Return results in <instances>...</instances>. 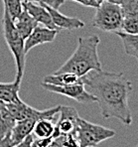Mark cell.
<instances>
[{
  "instance_id": "obj_21",
  "label": "cell",
  "mask_w": 138,
  "mask_h": 147,
  "mask_svg": "<svg viewBox=\"0 0 138 147\" xmlns=\"http://www.w3.org/2000/svg\"><path fill=\"white\" fill-rule=\"evenodd\" d=\"M123 17L136 16L138 17V0H125L120 5Z\"/></svg>"
},
{
  "instance_id": "obj_19",
  "label": "cell",
  "mask_w": 138,
  "mask_h": 147,
  "mask_svg": "<svg viewBox=\"0 0 138 147\" xmlns=\"http://www.w3.org/2000/svg\"><path fill=\"white\" fill-rule=\"evenodd\" d=\"M4 4V10L8 12L12 20L14 21L23 11V0H2Z\"/></svg>"
},
{
  "instance_id": "obj_3",
  "label": "cell",
  "mask_w": 138,
  "mask_h": 147,
  "mask_svg": "<svg viewBox=\"0 0 138 147\" xmlns=\"http://www.w3.org/2000/svg\"><path fill=\"white\" fill-rule=\"evenodd\" d=\"M2 27H3V36L5 42L16 63L17 74L15 81L21 83L24 76L26 55H27L25 53V39L18 32L14 21L6 10H4L3 13Z\"/></svg>"
},
{
  "instance_id": "obj_17",
  "label": "cell",
  "mask_w": 138,
  "mask_h": 147,
  "mask_svg": "<svg viewBox=\"0 0 138 147\" xmlns=\"http://www.w3.org/2000/svg\"><path fill=\"white\" fill-rule=\"evenodd\" d=\"M56 122L52 119L42 118L36 121L34 125L32 135L34 138H48L53 137L54 131H55Z\"/></svg>"
},
{
  "instance_id": "obj_9",
  "label": "cell",
  "mask_w": 138,
  "mask_h": 147,
  "mask_svg": "<svg viewBox=\"0 0 138 147\" xmlns=\"http://www.w3.org/2000/svg\"><path fill=\"white\" fill-rule=\"evenodd\" d=\"M58 32V29H51L38 24L32 33L25 39V53L28 54L34 47L52 43L56 39Z\"/></svg>"
},
{
  "instance_id": "obj_7",
  "label": "cell",
  "mask_w": 138,
  "mask_h": 147,
  "mask_svg": "<svg viewBox=\"0 0 138 147\" xmlns=\"http://www.w3.org/2000/svg\"><path fill=\"white\" fill-rule=\"evenodd\" d=\"M41 86L44 90L48 92L67 96L81 105H90L92 102H96V98L85 88L83 82L69 86H55L42 82Z\"/></svg>"
},
{
  "instance_id": "obj_14",
  "label": "cell",
  "mask_w": 138,
  "mask_h": 147,
  "mask_svg": "<svg viewBox=\"0 0 138 147\" xmlns=\"http://www.w3.org/2000/svg\"><path fill=\"white\" fill-rule=\"evenodd\" d=\"M17 120L3 101H0V139L10 135Z\"/></svg>"
},
{
  "instance_id": "obj_1",
  "label": "cell",
  "mask_w": 138,
  "mask_h": 147,
  "mask_svg": "<svg viewBox=\"0 0 138 147\" xmlns=\"http://www.w3.org/2000/svg\"><path fill=\"white\" fill-rule=\"evenodd\" d=\"M85 88L94 94L103 118H116L124 125L132 123L128 98L132 84L122 73L92 71L83 77Z\"/></svg>"
},
{
  "instance_id": "obj_4",
  "label": "cell",
  "mask_w": 138,
  "mask_h": 147,
  "mask_svg": "<svg viewBox=\"0 0 138 147\" xmlns=\"http://www.w3.org/2000/svg\"><path fill=\"white\" fill-rule=\"evenodd\" d=\"M122 21L123 14L120 5L104 0L96 8L92 24L101 31L116 33L121 31Z\"/></svg>"
},
{
  "instance_id": "obj_20",
  "label": "cell",
  "mask_w": 138,
  "mask_h": 147,
  "mask_svg": "<svg viewBox=\"0 0 138 147\" xmlns=\"http://www.w3.org/2000/svg\"><path fill=\"white\" fill-rule=\"evenodd\" d=\"M121 31L127 34H131V35L138 34V17L136 16L123 17Z\"/></svg>"
},
{
  "instance_id": "obj_29",
  "label": "cell",
  "mask_w": 138,
  "mask_h": 147,
  "mask_svg": "<svg viewBox=\"0 0 138 147\" xmlns=\"http://www.w3.org/2000/svg\"><path fill=\"white\" fill-rule=\"evenodd\" d=\"M109 2H112V3H115V4H118V5H121L125 0H107Z\"/></svg>"
},
{
  "instance_id": "obj_26",
  "label": "cell",
  "mask_w": 138,
  "mask_h": 147,
  "mask_svg": "<svg viewBox=\"0 0 138 147\" xmlns=\"http://www.w3.org/2000/svg\"><path fill=\"white\" fill-rule=\"evenodd\" d=\"M33 139H34L33 135L30 134L27 138H25L23 141H21L19 144H17V145H15L13 147H31L32 142H33Z\"/></svg>"
},
{
  "instance_id": "obj_22",
  "label": "cell",
  "mask_w": 138,
  "mask_h": 147,
  "mask_svg": "<svg viewBox=\"0 0 138 147\" xmlns=\"http://www.w3.org/2000/svg\"><path fill=\"white\" fill-rule=\"evenodd\" d=\"M58 137L60 138L64 147H81V143L75 136V131L72 133H69V134L60 135Z\"/></svg>"
},
{
  "instance_id": "obj_16",
  "label": "cell",
  "mask_w": 138,
  "mask_h": 147,
  "mask_svg": "<svg viewBox=\"0 0 138 147\" xmlns=\"http://www.w3.org/2000/svg\"><path fill=\"white\" fill-rule=\"evenodd\" d=\"M21 83L14 81L12 83H0V101L3 102H14L20 99Z\"/></svg>"
},
{
  "instance_id": "obj_18",
  "label": "cell",
  "mask_w": 138,
  "mask_h": 147,
  "mask_svg": "<svg viewBox=\"0 0 138 147\" xmlns=\"http://www.w3.org/2000/svg\"><path fill=\"white\" fill-rule=\"evenodd\" d=\"M115 34L121 39L126 55L132 56L138 59V34L131 35L122 31L116 32Z\"/></svg>"
},
{
  "instance_id": "obj_10",
  "label": "cell",
  "mask_w": 138,
  "mask_h": 147,
  "mask_svg": "<svg viewBox=\"0 0 138 147\" xmlns=\"http://www.w3.org/2000/svg\"><path fill=\"white\" fill-rule=\"evenodd\" d=\"M44 6L48 9L54 24L59 30H70L71 31V30L79 29V28H83L85 26V23L81 21V19L75 18V17H68L59 12L58 9H55V8L47 5Z\"/></svg>"
},
{
  "instance_id": "obj_6",
  "label": "cell",
  "mask_w": 138,
  "mask_h": 147,
  "mask_svg": "<svg viewBox=\"0 0 138 147\" xmlns=\"http://www.w3.org/2000/svg\"><path fill=\"white\" fill-rule=\"evenodd\" d=\"M4 103L17 121L27 119V118H32V119H35L38 121L39 119H42V118H47V119H52L56 122L59 117V112L60 109H61V105H57V107H52V109L39 110L25 103L21 98L17 101H14V102Z\"/></svg>"
},
{
  "instance_id": "obj_25",
  "label": "cell",
  "mask_w": 138,
  "mask_h": 147,
  "mask_svg": "<svg viewBox=\"0 0 138 147\" xmlns=\"http://www.w3.org/2000/svg\"><path fill=\"white\" fill-rule=\"evenodd\" d=\"M68 1V0H67ZM70 1H74L77 2V3L81 4V5L85 6V7H88V8H98L100 6V3H98L96 0H70Z\"/></svg>"
},
{
  "instance_id": "obj_11",
  "label": "cell",
  "mask_w": 138,
  "mask_h": 147,
  "mask_svg": "<svg viewBox=\"0 0 138 147\" xmlns=\"http://www.w3.org/2000/svg\"><path fill=\"white\" fill-rule=\"evenodd\" d=\"M23 7H24L26 11L37 21L38 24L46 26V27L51 28V29H58L56 27V25L54 24L53 20H52V17L48 11V9L45 6L38 3H34V2L23 1Z\"/></svg>"
},
{
  "instance_id": "obj_12",
  "label": "cell",
  "mask_w": 138,
  "mask_h": 147,
  "mask_svg": "<svg viewBox=\"0 0 138 147\" xmlns=\"http://www.w3.org/2000/svg\"><path fill=\"white\" fill-rule=\"evenodd\" d=\"M36 121L37 120L32 119V118H27V119L18 120L16 122L11 133H10V139H11L13 146L19 144L30 134H32Z\"/></svg>"
},
{
  "instance_id": "obj_30",
  "label": "cell",
  "mask_w": 138,
  "mask_h": 147,
  "mask_svg": "<svg viewBox=\"0 0 138 147\" xmlns=\"http://www.w3.org/2000/svg\"><path fill=\"white\" fill-rule=\"evenodd\" d=\"M96 1H98V3H100H100H102V2H103V1H104V0H96Z\"/></svg>"
},
{
  "instance_id": "obj_27",
  "label": "cell",
  "mask_w": 138,
  "mask_h": 147,
  "mask_svg": "<svg viewBox=\"0 0 138 147\" xmlns=\"http://www.w3.org/2000/svg\"><path fill=\"white\" fill-rule=\"evenodd\" d=\"M0 147H13L11 139H10V135L5 136L4 138L0 139Z\"/></svg>"
},
{
  "instance_id": "obj_28",
  "label": "cell",
  "mask_w": 138,
  "mask_h": 147,
  "mask_svg": "<svg viewBox=\"0 0 138 147\" xmlns=\"http://www.w3.org/2000/svg\"><path fill=\"white\" fill-rule=\"evenodd\" d=\"M49 147H64V146H63V144H62L60 138L55 137V138H53V140H52V142Z\"/></svg>"
},
{
  "instance_id": "obj_31",
  "label": "cell",
  "mask_w": 138,
  "mask_h": 147,
  "mask_svg": "<svg viewBox=\"0 0 138 147\" xmlns=\"http://www.w3.org/2000/svg\"><path fill=\"white\" fill-rule=\"evenodd\" d=\"M136 147H138V145H137V146H136Z\"/></svg>"
},
{
  "instance_id": "obj_24",
  "label": "cell",
  "mask_w": 138,
  "mask_h": 147,
  "mask_svg": "<svg viewBox=\"0 0 138 147\" xmlns=\"http://www.w3.org/2000/svg\"><path fill=\"white\" fill-rule=\"evenodd\" d=\"M53 140V137L48 138H34L31 147H49Z\"/></svg>"
},
{
  "instance_id": "obj_32",
  "label": "cell",
  "mask_w": 138,
  "mask_h": 147,
  "mask_svg": "<svg viewBox=\"0 0 138 147\" xmlns=\"http://www.w3.org/2000/svg\"><path fill=\"white\" fill-rule=\"evenodd\" d=\"M66 1H67V0H66Z\"/></svg>"
},
{
  "instance_id": "obj_5",
  "label": "cell",
  "mask_w": 138,
  "mask_h": 147,
  "mask_svg": "<svg viewBox=\"0 0 138 147\" xmlns=\"http://www.w3.org/2000/svg\"><path fill=\"white\" fill-rule=\"evenodd\" d=\"M75 134L81 143V147H96L101 142L114 137L116 133L110 128L88 122V120L79 117Z\"/></svg>"
},
{
  "instance_id": "obj_23",
  "label": "cell",
  "mask_w": 138,
  "mask_h": 147,
  "mask_svg": "<svg viewBox=\"0 0 138 147\" xmlns=\"http://www.w3.org/2000/svg\"><path fill=\"white\" fill-rule=\"evenodd\" d=\"M23 1H28V2H34V3H38L41 5H47L53 7L55 9H59L61 7V5L66 2V0H23Z\"/></svg>"
},
{
  "instance_id": "obj_2",
  "label": "cell",
  "mask_w": 138,
  "mask_h": 147,
  "mask_svg": "<svg viewBox=\"0 0 138 147\" xmlns=\"http://www.w3.org/2000/svg\"><path fill=\"white\" fill-rule=\"evenodd\" d=\"M100 39L92 35L79 37L77 47L66 63L53 74L72 73L83 78L92 71H100L101 64L98 57V45Z\"/></svg>"
},
{
  "instance_id": "obj_15",
  "label": "cell",
  "mask_w": 138,
  "mask_h": 147,
  "mask_svg": "<svg viewBox=\"0 0 138 147\" xmlns=\"http://www.w3.org/2000/svg\"><path fill=\"white\" fill-rule=\"evenodd\" d=\"M83 78L77 77V75L72 73H61V74H52L46 76L43 79V83L51 84L55 86H69L74 84L81 83Z\"/></svg>"
},
{
  "instance_id": "obj_8",
  "label": "cell",
  "mask_w": 138,
  "mask_h": 147,
  "mask_svg": "<svg viewBox=\"0 0 138 147\" xmlns=\"http://www.w3.org/2000/svg\"><path fill=\"white\" fill-rule=\"evenodd\" d=\"M79 117V113L74 107L61 105L59 117H58L55 124V131H54L53 138L74 132Z\"/></svg>"
},
{
  "instance_id": "obj_13",
  "label": "cell",
  "mask_w": 138,
  "mask_h": 147,
  "mask_svg": "<svg viewBox=\"0 0 138 147\" xmlns=\"http://www.w3.org/2000/svg\"><path fill=\"white\" fill-rule=\"evenodd\" d=\"M14 24L21 36L26 39L35 29V27L38 25V22L25 9H23L21 14L14 20Z\"/></svg>"
}]
</instances>
